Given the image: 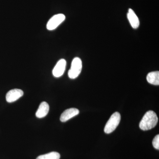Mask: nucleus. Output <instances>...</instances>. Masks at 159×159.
Returning <instances> with one entry per match:
<instances>
[{
  "label": "nucleus",
  "instance_id": "obj_1",
  "mask_svg": "<svg viewBox=\"0 0 159 159\" xmlns=\"http://www.w3.org/2000/svg\"><path fill=\"white\" fill-rule=\"evenodd\" d=\"M158 118L156 113L152 111H148L145 114L139 124L142 130H148L153 128L157 123Z\"/></svg>",
  "mask_w": 159,
  "mask_h": 159
},
{
  "label": "nucleus",
  "instance_id": "obj_5",
  "mask_svg": "<svg viewBox=\"0 0 159 159\" xmlns=\"http://www.w3.org/2000/svg\"><path fill=\"white\" fill-rule=\"evenodd\" d=\"M66 61L64 59H61L58 61L53 69L52 73L55 77H59L62 76L65 71Z\"/></svg>",
  "mask_w": 159,
  "mask_h": 159
},
{
  "label": "nucleus",
  "instance_id": "obj_4",
  "mask_svg": "<svg viewBox=\"0 0 159 159\" xmlns=\"http://www.w3.org/2000/svg\"><path fill=\"white\" fill-rule=\"evenodd\" d=\"M66 19V16L63 14H57L49 20L47 24V29L49 31H52L57 29Z\"/></svg>",
  "mask_w": 159,
  "mask_h": 159
},
{
  "label": "nucleus",
  "instance_id": "obj_8",
  "mask_svg": "<svg viewBox=\"0 0 159 159\" xmlns=\"http://www.w3.org/2000/svg\"><path fill=\"white\" fill-rule=\"evenodd\" d=\"M127 17L131 27L134 29H138L140 25V21L133 9H129Z\"/></svg>",
  "mask_w": 159,
  "mask_h": 159
},
{
  "label": "nucleus",
  "instance_id": "obj_6",
  "mask_svg": "<svg viewBox=\"0 0 159 159\" xmlns=\"http://www.w3.org/2000/svg\"><path fill=\"white\" fill-rule=\"evenodd\" d=\"M24 95V92L20 89H15L9 91L6 95L7 102H12L16 101Z\"/></svg>",
  "mask_w": 159,
  "mask_h": 159
},
{
  "label": "nucleus",
  "instance_id": "obj_3",
  "mask_svg": "<svg viewBox=\"0 0 159 159\" xmlns=\"http://www.w3.org/2000/svg\"><path fill=\"white\" fill-rule=\"evenodd\" d=\"M121 120V115L118 112L114 113L106 124L104 132L106 134H109L113 132L119 125Z\"/></svg>",
  "mask_w": 159,
  "mask_h": 159
},
{
  "label": "nucleus",
  "instance_id": "obj_12",
  "mask_svg": "<svg viewBox=\"0 0 159 159\" xmlns=\"http://www.w3.org/2000/svg\"><path fill=\"white\" fill-rule=\"evenodd\" d=\"M152 145L156 149H159V135L156 136L152 141Z\"/></svg>",
  "mask_w": 159,
  "mask_h": 159
},
{
  "label": "nucleus",
  "instance_id": "obj_9",
  "mask_svg": "<svg viewBox=\"0 0 159 159\" xmlns=\"http://www.w3.org/2000/svg\"><path fill=\"white\" fill-rule=\"evenodd\" d=\"M49 111V104L47 102H43L40 104L35 115L37 118L39 119L44 118L48 113Z\"/></svg>",
  "mask_w": 159,
  "mask_h": 159
},
{
  "label": "nucleus",
  "instance_id": "obj_2",
  "mask_svg": "<svg viewBox=\"0 0 159 159\" xmlns=\"http://www.w3.org/2000/svg\"><path fill=\"white\" fill-rule=\"evenodd\" d=\"M82 69V61L79 57H75L71 63V68L68 72L69 77L72 79L77 78L81 73Z\"/></svg>",
  "mask_w": 159,
  "mask_h": 159
},
{
  "label": "nucleus",
  "instance_id": "obj_10",
  "mask_svg": "<svg viewBox=\"0 0 159 159\" xmlns=\"http://www.w3.org/2000/svg\"><path fill=\"white\" fill-rule=\"evenodd\" d=\"M147 81L150 84L155 85L159 84V72L154 71L148 73L146 77Z\"/></svg>",
  "mask_w": 159,
  "mask_h": 159
},
{
  "label": "nucleus",
  "instance_id": "obj_11",
  "mask_svg": "<svg viewBox=\"0 0 159 159\" xmlns=\"http://www.w3.org/2000/svg\"><path fill=\"white\" fill-rule=\"evenodd\" d=\"M60 155L56 152H52L48 153L42 155L38 157L36 159H60Z\"/></svg>",
  "mask_w": 159,
  "mask_h": 159
},
{
  "label": "nucleus",
  "instance_id": "obj_7",
  "mask_svg": "<svg viewBox=\"0 0 159 159\" xmlns=\"http://www.w3.org/2000/svg\"><path fill=\"white\" fill-rule=\"evenodd\" d=\"M79 114V110L77 108L68 109L65 111L61 114L60 117V121L62 122H66L71 118L77 116Z\"/></svg>",
  "mask_w": 159,
  "mask_h": 159
}]
</instances>
